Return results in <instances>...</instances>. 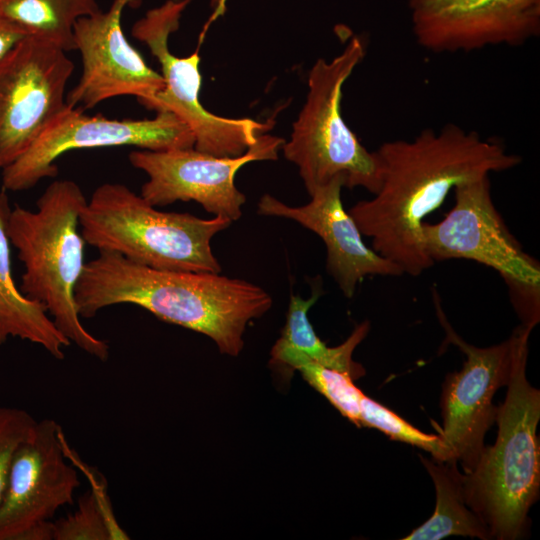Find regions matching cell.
Segmentation results:
<instances>
[{"mask_svg": "<svg viewBox=\"0 0 540 540\" xmlns=\"http://www.w3.org/2000/svg\"><path fill=\"white\" fill-rule=\"evenodd\" d=\"M374 152L380 187L348 213L371 239V248L411 276L434 265L424 247L422 225L449 192L521 163L501 140L452 123L424 129L411 140L385 141Z\"/></svg>", "mask_w": 540, "mask_h": 540, "instance_id": "cell-1", "label": "cell"}, {"mask_svg": "<svg viewBox=\"0 0 540 540\" xmlns=\"http://www.w3.org/2000/svg\"><path fill=\"white\" fill-rule=\"evenodd\" d=\"M7 191H0V345L9 337L41 346L62 360L70 341L57 329L46 308L22 294L12 276L7 224L11 212Z\"/></svg>", "mask_w": 540, "mask_h": 540, "instance_id": "cell-17", "label": "cell"}, {"mask_svg": "<svg viewBox=\"0 0 540 540\" xmlns=\"http://www.w3.org/2000/svg\"><path fill=\"white\" fill-rule=\"evenodd\" d=\"M26 36L28 35L21 28L0 13V57L4 56Z\"/></svg>", "mask_w": 540, "mask_h": 540, "instance_id": "cell-25", "label": "cell"}, {"mask_svg": "<svg viewBox=\"0 0 540 540\" xmlns=\"http://www.w3.org/2000/svg\"><path fill=\"white\" fill-rule=\"evenodd\" d=\"M453 207L437 223L424 222L423 242L435 262L467 259L497 271L522 324L540 318V264L527 254L494 205L490 175L454 189Z\"/></svg>", "mask_w": 540, "mask_h": 540, "instance_id": "cell-7", "label": "cell"}, {"mask_svg": "<svg viewBox=\"0 0 540 540\" xmlns=\"http://www.w3.org/2000/svg\"><path fill=\"white\" fill-rule=\"evenodd\" d=\"M284 142L264 133L237 157H218L191 147L133 150L128 159L148 176L140 195L152 206L192 200L208 213L233 222L241 217L246 202V196L235 186L236 173L252 161L276 160Z\"/></svg>", "mask_w": 540, "mask_h": 540, "instance_id": "cell-13", "label": "cell"}, {"mask_svg": "<svg viewBox=\"0 0 540 540\" xmlns=\"http://www.w3.org/2000/svg\"><path fill=\"white\" fill-rule=\"evenodd\" d=\"M365 54L364 40L354 36L340 54L330 61L317 59L309 72L306 101L281 148L298 167L309 195L336 177L347 188L371 194L380 187L375 152L362 145L341 114L343 86Z\"/></svg>", "mask_w": 540, "mask_h": 540, "instance_id": "cell-6", "label": "cell"}, {"mask_svg": "<svg viewBox=\"0 0 540 540\" xmlns=\"http://www.w3.org/2000/svg\"><path fill=\"white\" fill-rule=\"evenodd\" d=\"M360 424L376 428L393 440L421 448L430 453L432 458L436 460L451 461L449 452L439 435L427 434L418 430L364 393L360 400Z\"/></svg>", "mask_w": 540, "mask_h": 540, "instance_id": "cell-23", "label": "cell"}, {"mask_svg": "<svg viewBox=\"0 0 540 540\" xmlns=\"http://www.w3.org/2000/svg\"><path fill=\"white\" fill-rule=\"evenodd\" d=\"M191 0H166L148 10L131 29L132 36L144 43L157 59L164 79L149 110L171 112L191 129L194 148L218 157L244 154L257 138L272 128V121L262 123L251 118H228L209 112L200 102L202 84L198 50L177 57L169 50V37L177 31L180 19Z\"/></svg>", "mask_w": 540, "mask_h": 540, "instance_id": "cell-8", "label": "cell"}, {"mask_svg": "<svg viewBox=\"0 0 540 540\" xmlns=\"http://www.w3.org/2000/svg\"><path fill=\"white\" fill-rule=\"evenodd\" d=\"M420 459L434 482L436 506L432 516L402 540H440L449 536L492 539L487 525L465 502L457 462Z\"/></svg>", "mask_w": 540, "mask_h": 540, "instance_id": "cell-19", "label": "cell"}, {"mask_svg": "<svg viewBox=\"0 0 540 540\" xmlns=\"http://www.w3.org/2000/svg\"><path fill=\"white\" fill-rule=\"evenodd\" d=\"M64 440L61 425L46 418L18 447L0 503V540H53V518L80 486Z\"/></svg>", "mask_w": 540, "mask_h": 540, "instance_id": "cell-11", "label": "cell"}, {"mask_svg": "<svg viewBox=\"0 0 540 540\" xmlns=\"http://www.w3.org/2000/svg\"><path fill=\"white\" fill-rule=\"evenodd\" d=\"M140 2L113 0L107 11L99 10L76 22L73 39L82 72L66 95L67 105L85 111L114 97L135 96L148 109L164 88L162 75L145 62L123 32L125 8Z\"/></svg>", "mask_w": 540, "mask_h": 540, "instance_id": "cell-14", "label": "cell"}, {"mask_svg": "<svg viewBox=\"0 0 540 540\" xmlns=\"http://www.w3.org/2000/svg\"><path fill=\"white\" fill-rule=\"evenodd\" d=\"M195 138L178 116L157 112L151 119H109L88 115L67 105L30 147L2 170L6 191L31 189L44 178L55 177L56 160L64 153L89 148L134 146L152 151L194 147Z\"/></svg>", "mask_w": 540, "mask_h": 540, "instance_id": "cell-10", "label": "cell"}, {"mask_svg": "<svg viewBox=\"0 0 540 540\" xmlns=\"http://www.w3.org/2000/svg\"><path fill=\"white\" fill-rule=\"evenodd\" d=\"M80 317L134 304L159 319L210 337L221 353L238 356L247 324L272 306L263 288L220 273L159 270L115 252L86 262L74 292Z\"/></svg>", "mask_w": 540, "mask_h": 540, "instance_id": "cell-2", "label": "cell"}, {"mask_svg": "<svg viewBox=\"0 0 540 540\" xmlns=\"http://www.w3.org/2000/svg\"><path fill=\"white\" fill-rule=\"evenodd\" d=\"M231 223L159 211L121 183L98 186L79 218L85 243L98 251L153 269L211 273H221L211 240Z\"/></svg>", "mask_w": 540, "mask_h": 540, "instance_id": "cell-5", "label": "cell"}, {"mask_svg": "<svg viewBox=\"0 0 540 540\" xmlns=\"http://www.w3.org/2000/svg\"><path fill=\"white\" fill-rule=\"evenodd\" d=\"M528 344L519 351L504 403L496 408L498 435L462 474L467 506L487 525L491 538L515 540L528 528V512L540 490V392L526 378Z\"/></svg>", "mask_w": 540, "mask_h": 540, "instance_id": "cell-4", "label": "cell"}, {"mask_svg": "<svg viewBox=\"0 0 540 540\" xmlns=\"http://www.w3.org/2000/svg\"><path fill=\"white\" fill-rule=\"evenodd\" d=\"M439 298L436 289H433L436 313L446 338L466 356L462 369L448 374L443 383V428L439 436L451 461L460 462L464 473H469L484 448L487 430L495 422L493 396L500 387L507 386L517 355L528 344L533 328L521 324L507 340L485 348L476 347L454 331L446 319Z\"/></svg>", "mask_w": 540, "mask_h": 540, "instance_id": "cell-9", "label": "cell"}, {"mask_svg": "<svg viewBox=\"0 0 540 540\" xmlns=\"http://www.w3.org/2000/svg\"><path fill=\"white\" fill-rule=\"evenodd\" d=\"M293 370L321 393L344 417L360 427V400L363 392L353 383V377L334 368L311 360H301Z\"/></svg>", "mask_w": 540, "mask_h": 540, "instance_id": "cell-22", "label": "cell"}, {"mask_svg": "<svg viewBox=\"0 0 540 540\" xmlns=\"http://www.w3.org/2000/svg\"><path fill=\"white\" fill-rule=\"evenodd\" d=\"M342 177L316 189L309 203L289 206L272 195H263L258 213L292 219L317 234L326 247V270L343 295L353 297L357 285L366 276H400V267L367 246L355 221L344 209Z\"/></svg>", "mask_w": 540, "mask_h": 540, "instance_id": "cell-16", "label": "cell"}, {"mask_svg": "<svg viewBox=\"0 0 540 540\" xmlns=\"http://www.w3.org/2000/svg\"><path fill=\"white\" fill-rule=\"evenodd\" d=\"M412 30L433 53L520 46L540 35V0H407Z\"/></svg>", "mask_w": 540, "mask_h": 540, "instance_id": "cell-15", "label": "cell"}, {"mask_svg": "<svg viewBox=\"0 0 540 540\" xmlns=\"http://www.w3.org/2000/svg\"><path fill=\"white\" fill-rule=\"evenodd\" d=\"M84 471L90 488L78 499L71 513L53 520V540L129 539L113 512L107 481L99 472H92V468Z\"/></svg>", "mask_w": 540, "mask_h": 540, "instance_id": "cell-21", "label": "cell"}, {"mask_svg": "<svg viewBox=\"0 0 540 540\" xmlns=\"http://www.w3.org/2000/svg\"><path fill=\"white\" fill-rule=\"evenodd\" d=\"M86 203L76 182L53 181L37 200L36 211L19 205L11 209L7 235L24 265L19 288L22 294L46 308L71 344L106 361L109 344L84 327L74 298L86 263L79 225Z\"/></svg>", "mask_w": 540, "mask_h": 540, "instance_id": "cell-3", "label": "cell"}, {"mask_svg": "<svg viewBox=\"0 0 540 540\" xmlns=\"http://www.w3.org/2000/svg\"><path fill=\"white\" fill-rule=\"evenodd\" d=\"M321 286L313 290L311 297L302 299L291 295L286 323L280 338L271 350V364L290 368L301 360H311L323 366L349 373L354 379L364 374L363 367L353 361L356 346L368 334L370 325L364 321L339 346L328 347L315 333L307 313L321 296Z\"/></svg>", "mask_w": 540, "mask_h": 540, "instance_id": "cell-18", "label": "cell"}, {"mask_svg": "<svg viewBox=\"0 0 540 540\" xmlns=\"http://www.w3.org/2000/svg\"><path fill=\"white\" fill-rule=\"evenodd\" d=\"M37 421L24 409L0 407V503L18 447L31 435Z\"/></svg>", "mask_w": 540, "mask_h": 540, "instance_id": "cell-24", "label": "cell"}, {"mask_svg": "<svg viewBox=\"0 0 540 540\" xmlns=\"http://www.w3.org/2000/svg\"><path fill=\"white\" fill-rule=\"evenodd\" d=\"M101 10L97 0H0V13L28 36L75 50L76 22Z\"/></svg>", "mask_w": 540, "mask_h": 540, "instance_id": "cell-20", "label": "cell"}, {"mask_svg": "<svg viewBox=\"0 0 540 540\" xmlns=\"http://www.w3.org/2000/svg\"><path fill=\"white\" fill-rule=\"evenodd\" d=\"M66 51L26 36L0 57V169L22 155L66 106Z\"/></svg>", "mask_w": 540, "mask_h": 540, "instance_id": "cell-12", "label": "cell"}]
</instances>
